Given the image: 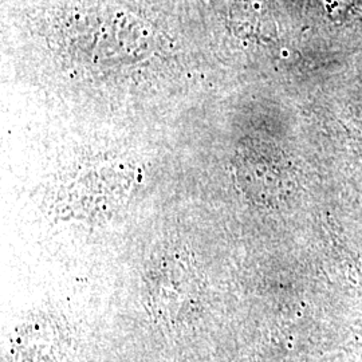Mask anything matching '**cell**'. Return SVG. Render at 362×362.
Masks as SVG:
<instances>
[{"label":"cell","instance_id":"6da1fadb","mask_svg":"<svg viewBox=\"0 0 362 362\" xmlns=\"http://www.w3.org/2000/svg\"><path fill=\"white\" fill-rule=\"evenodd\" d=\"M153 303H199V272L187 259H167L153 275Z\"/></svg>","mask_w":362,"mask_h":362}]
</instances>
